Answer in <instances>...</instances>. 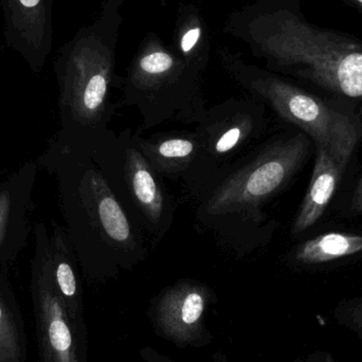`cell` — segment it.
<instances>
[{
  "label": "cell",
  "mask_w": 362,
  "mask_h": 362,
  "mask_svg": "<svg viewBox=\"0 0 362 362\" xmlns=\"http://www.w3.org/2000/svg\"><path fill=\"white\" fill-rule=\"evenodd\" d=\"M118 138L93 144L57 132L40 165L57 181L59 204L78 264L88 274L129 267L148 255L144 229L118 193Z\"/></svg>",
  "instance_id": "obj_1"
},
{
  "label": "cell",
  "mask_w": 362,
  "mask_h": 362,
  "mask_svg": "<svg viewBox=\"0 0 362 362\" xmlns=\"http://www.w3.org/2000/svg\"><path fill=\"white\" fill-rule=\"evenodd\" d=\"M303 132L263 140L223 171L196 200V225L238 257L267 245L276 223L266 204L286 189L308 159Z\"/></svg>",
  "instance_id": "obj_2"
},
{
  "label": "cell",
  "mask_w": 362,
  "mask_h": 362,
  "mask_svg": "<svg viewBox=\"0 0 362 362\" xmlns=\"http://www.w3.org/2000/svg\"><path fill=\"white\" fill-rule=\"evenodd\" d=\"M59 80V133L74 139L105 144L118 135L110 124L119 108L112 99L115 57L112 47L87 36L76 42L57 68Z\"/></svg>",
  "instance_id": "obj_3"
},
{
  "label": "cell",
  "mask_w": 362,
  "mask_h": 362,
  "mask_svg": "<svg viewBox=\"0 0 362 362\" xmlns=\"http://www.w3.org/2000/svg\"><path fill=\"white\" fill-rule=\"evenodd\" d=\"M221 59L232 80L248 95L263 102L282 120L301 129L346 170L362 138L358 121L238 57L223 54Z\"/></svg>",
  "instance_id": "obj_4"
},
{
  "label": "cell",
  "mask_w": 362,
  "mask_h": 362,
  "mask_svg": "<svg viewBox=\"0 0 362 362\" xmlns=\"http://www.w3.org/2000/svg\"><path fill=\"white\" fill-rule=\"evenodd\" d=\"M121 89V106H134L141 116L136 131L140 135L169 123L197 125L208 110L200 70L180 59L161 71H142L132 66Z\"/></svg>",
  "instance_id": "obj_5"
},
{
  "label": "cell",
  "mask_w": 362,
  "mask_h": 362,
  "mask_svg": "<svg viewBox=\"0 0 362 362\" xmlns=\"http://www.w3.org/2000/svg\"><path fill=\"white\" fill-rule=\"evenodd\" d=\"M35 251L31 266L32 302L35 315L40 362H81L78 327L59 296L49 266V232L35 223Z\"/></svg>",
  "instance_id": "obj_6"
},
{
  "label": "cell",
  "mask_w": 362,
  "mask_h": 362,
  "mask_svg": "<svg viewBox=\"0 0 362 362\" xmlns=\"http://www.w3.org/2000/svg\"><path fill=\"white\" fill-rule=\"evenodd\" d=\"M194 129L217 178L263 141L268 129L267 106L251 95L230 98L208 107Z\"/></svg>",
  "instance_id": "obj_7"
},
{
  "label": "cell",
  "mask_w": 362,
  "mask_h": 362,
  "mask_svg": "<svg viewBox=\"0 0 362 362\" xmlns=\"http://www.w3.org/2000/svg\"><path fill=\"white\" fill-rule=\"evenodd\" d=\"M133 135L155 171L163 180L180 183L189 199L196 202L216 180L195 129Z\"/></svg>",
  "instance_id": "obj_8"
},
{
  "label": "cell",
  "mask_w": 362,
  "mask_h": 362,
  "mask_svg": "<svg viewBox=\"0 0 362 362\" xmlns=\"http://www.w3.org/2000/svg\"><path fill=\"white\" fill-rule=\"evenodd\" d=\"M121 144V173L129 208L144 231L160 240L170 231L176 206L163 178L155 171L138 148L129 129L119 134Z\"/></svg>",
  "instance_id": "obj_9"
},
{
  "label": "cell",
  "mask_w": 362,
  "mask_h": 362,
  "mask_svg": "<svg viewBox=\"0 0 362 362\" xmlns=\"http://www.w3.org/2000/svg\"><path fill=\"white\" fill-rule=\"evenodd\" d=\"M37 165L28 163L0 182V276L23 250L30 232Z\"/></svg>",
  "instance_id": "obj_10"
},
{
  "label": "cell",
  "mask_w": 362,
  "mask_h": 362,
  "mask_svg": "<svg viewBox=\"0 0 362 362\" xmlns=\"http://www.w3.org/2000/svg\"><path fill=\"white\" fill-rule=\"evenodd\" d=\"M52 0H4L6 34L34 72H40L51 49Z\"/></svg>",
  "instance_id": "obj_11"
},
{
  "label": "cell",
  "mask_w": 362,
  "mask_h": 362,
  "mask_svg": "<svg viewBox=\"0 0 362 362\" xmlns=\"http://www.w3.org/2000/svg\"><path fill=\"white\" fill-rule=\"evenodd\" d=\"M210 293L206 285L189 280L168 288L157 305L161 329L175 339L193 337L199 329Z\"/></svg>",
  "instance_id": "obj_12"
},
{
  "label": "cell",
  "mask_w": 362,
  "mask_h": 362,
  "mask_svg": "<svg viewBox=\"0 0 362 362\" xmlns=\"http://www.w3.org/2000/svg\"><path fill=\"white\" fill-rule=\"evenodd\" d=\"M49 266L53 282L68 313L76 325H81L82 296L78 276V257L64 226L52 221L49 233Z\"/></svg>",
  "instance_id": "obj_13"
},
{
  "label": "cell",
  "mask_w": 362,
  "mask_h": 362,
  "mask_svg": "<svg viewBox=\"0 0 362 362\" xmlns=\"http://www.w3.org/2000/svg\"><path fill=\"white\" fill-rule=\"evenodd\" d=\"M316 146V163L310 187L291 226L293 236L310 229L322 216L344 172L325 148Z\"/></svg>",
  "instance_id": "obj_14"
},
{
  "label": "cell",
  "mask_w": 362,
  "mask_h": 362,
  "mask_svg": "<svg viewBox=\"0 0 362 362\" xmlns=\"http://www.w3.org/2000/svg\"><path fill=\"white\" fill-rule=\"evenodd\" d=\"M25 322L8 276H0V362H27Z\"/></svg>",
  "instance_id": "obj_15"
},
{
  "label": "cell",
  "mask_w": 362,
  "mask_h": 362,
  "mask_svg": "<svg viewBox=\"0 0 362 362\" xmlns=\"http://www.w3.org/2000/svg\"><path fill=\"white\" fill-rule=\"evenodd\" d=\"M362 252V235L331 232L300 244L293 257L303 265L327 263Z\"/></svg>",
  "instance_id": "obj_16"
},
{
  "label": "cell",
  "mask_w": 362,
  "mask_h": 362,
  "mask_svg": "<svg viewBox=\"0 0 362 362\" xmlns=\"http://www.w3.org/2000/svg\"><path fill=\"white\" fill-rule=\"evenodd\" d=\"M200 34H202L200 28H192L183 34L180 40V49L185 54H189L193 50L194 47L199 40Z\"/></svg>",
  "instance_id": "obj_17"
},
{
  "label": "cell",
  "mask_w": 362,
  "mask_h": 362,
  "mask_svg": "<svg viewBox=\"0 0 362 362\" xmlns=\"http://www.w3.org/2000/svg\"><path fill=\"white\" fill-rule=\"evenodd\" d=\"M351 209L355 213H362V178L355 187L354 195L351 202Z\"/></svg>",
  "instance_id": "obj_18"
},
{
  "label": "cell",
  "mask_w": 362,
  "mask_h": 362,
  "mask_svg": "<svg viewBox=\"0 0 362 362\" xmlns=\"http://www.w3.org/2000/svg\"><path fill=\"white\" fill-rule=\"evenodd\" d=\"M358 1H361V4H362V0H358Z\"/></svg>",
  "instance_id": "obj_19"
}]
</instances>
